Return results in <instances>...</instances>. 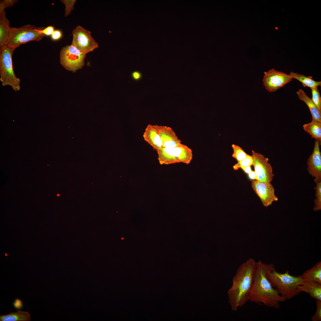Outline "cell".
I'll use <instances>...</instances> for the list:
<instances>
[{
	"label": "cell",
	"instance_id": "cell-1",
	"mask_svg": "<svg viewBox=\"0 0 321 321\" xmlns=\"http://www.w3.org/2000/svg\"><path fill=\"white\" fill-rule=\"evenodd\" d=\"M274 268L273 264L264 263L261 261L257 262L248 301L278 309L280 307L281 303L286 300L273 287L266 276Z\"/></svg>",
	"mask_w": 321,
	"mask_h": 321
},
{
	"label": "cell",
	"instance_id": "cell-2",
	"mask_svg": "<svg viewBox=\"0 0 321 321\" xmlns=\"http://www.w3.org/2000/svg\"><path fill=\"white\" fill-rule=\"evenodd\" d=\"M257 264L253 259L249 258L240 266L233 276L227 292L232 311H236L248 301Z\"/></svg>",
	"mask_w": 321,
	"mask_h": 321
},
{
	"label": "cell",
	"instance_id": "cell-3",
	"mask_svg": "<svg viewBox=\"0 0 321 321\" xmlns=\"http://www.w3.org/2000/svg\"><path fill=\"white\" fill-rule=\"evenodd\" d=\"M268 279L278 293L286 300L290 299L301 293L298 289L303 279L294 276L286 270L284 273L277 272L275 268L266 274Z\"/></svg>",
	"mask_w": 321,
	"mask_h": 321
},
{
	"label": "cell",
	"instance_id": "cell-4",
	"mask_svg": "<svg viewBox=\"0 0 321 321\" xmlns=\"http://www.w3.org/2000/svg\"><path fill=\"white\" fill-rule=\"evenodd\" d=\"M15 49L5 45L0 48V80L3 86L9 85L18 91L20 89V80L16 77L13 69L12 55Z\"/></svg>",
	"mask_w": 321,
	"mask_h": 321
},
{
	"label": "cell",
	"instance_id": "cell-5",
	"mask_svg": "<svg viewBox=\"0 0 321 321\" xmlns=\"http://www.w3.org/2000/svg\"><path fill=\"white\" fill-rule=\"evenodd\" d=\"M38 27L28 24L20 28L10 27L5 45L15 49L20 45L31 41H39L44 35L37 31Z\"/></svg>",
	"mask_w": 321,
	"mask_h": 321
},
{
	"label": "cell",
	"instance_id": "cell-6",
	"mask_svg": "<svg viewBox=\"0 0 321 321\" xmlns=\"http://www.w3.org/2000/svg\"><path fill=\"white\" fill-rule=\"evenodd\" d=\"M86 54L72 45L63 47L60 51V64L66 70L75 72L84 65Z\"/></svg>",
	"mask_w": 321,
	"mask_h": 321
},
{
	"label": "cell",
	"instance_id": "cell-7",
	"mask_svg": "<svg viewBox=\"0 0 321 321\" xmlns=\"http://www.w3.org/2000/svg\"><path fill=\"white\" fill-rule=\"evenodd\" d=\"M72 33L71 45L86 55L98 48V44L92 37L90 31L78 26L73 29Z\"/></svg>",
	"mask_w": 321,
	"mask_h": 321
},
{
	"label": "cell",
	"instance_id": "cell-8",
	"mask_svg": "<svg viewBox=\"0 0 321 321\" xmlns=\"http://www.w3.org/2000/svg\"><path fill=\"white\" fill-rule=\"evenodd\" d=\"M253 164L256 174L257 180L265 182H270L274 175L273 169L268 162V159L264 155L252 150Z\"/></svg>",
	"mask_w": 321,
	"mask_h": 321
},
{
	"label": "cell",
	"instance_id": "cell-9",
	"mask_svg": "<svg viewBox=\"0 0 321 321\" xmlns=\"http://www.w3.org/2000/svg\"><path fill=\"white\" fill-rule=\"evenodd\" d=\"M292 79L289 75L272 69L264 72L263 82L266 89L272 92L283 87Z\"/></svg>",
	"mask_w": 321,
	"mask_h": 321
},
{
	"label": "cell",
	"instance_id": "cell-10",
	"mask_svg": "<svg viewBox=\"0 0 321 321\" xmlns=\"http://www.w3.org/2000/svg\"><path fill=\"white\" fill-rule=\"evenodd\" d=\"M251 186L253 189L260 199L262 204L268 207L274 201L278 200L275 193V190L270 182L252 181Z\"/></svg>",
	"mask_w": 321,
	"mask_h": 321
},
{
	"label": "cell",
	"instance_id": "cell-11",
	"mask_svg": "<svg viewBox=\"0 0 321 321\" xmlns=\"http://www.w3.org/2000/svg\"><path fill=\"white\" fill-rule=\"evenodd\" d=\"M320 142L315 140L313 151L308 159L307 170L309 174L314 177L315 183L321 182V154Z\"/></svg>",
	"mask_w": 321,
	"mask_h": 321
},
{
	"label": "cell",
	"instance_id": "cell-12",
	"mask_svg": "<svg viewBox=\"0 0 321 321\" xmlns=\"http://www.w3.org/2000/svg\"><path fill=\"white\" fill-rule=\"evenodd\" d=\"M160 136L163 147L174 148L181 144V141L170 127L153 125Z\"/></svg>",
	"mask_w": 321,
	"mask_h": 321
},
{
	"label": "cell",
	"instance_id": "cell-13",
	"mask_svg": "<svg viewBox=\"0 0 321 321\" xmlns=\"http://www.w3.org/2000/svg\"><path fill=\"white\" fill-rule=\"evenodd\" d=\"M299 291L308 293L316 300L321 301V284L316 282L303 279L298 287Z\"/></svg>",
	"mask_w": 321,
	"mask_h": 321
},
{
	"label": "cell",
	"instance_id": "cell-14",
	"mask_svg": "<svg viewBox=\"0 0 321 321\" xmlns=\"http://www.w3.org/2000/svg\"><path fill=\"white\" fill-rule=\"evenodd\" d=\"M143 136L144 140L156 151L163 147L160 136L153 125H147Z\"/></svg>",
	"mask_w": 321,
	"mask_h": 321
},
{
	"label": "cell",
	"instance_id": "cell-15",
	"mask_svg": "<svg viewBox=\"0 0 321 321\" xmlns=\"http://www.w3.org/2000/svg\"><path fill=\"white\" fill-rule=\"evenodd\" d=\"M296 93L299 99L304 102L308 106L312 117V120L321 122V110L314 104L302 89L297 91Z\"/></svg>",
	"mask_w": 321,
	"mask_h": 321
},
{
	"label": "cell",
	"instance_id": "cell-16",
	"mask_svg": "<svg viewBox=\"0 0 321 321\" xmlns=\"http://www.w3.org/2000/svg\"><path fill=\"white\" fill-rule=\"evenodd\" d=\"M158 160L161 165H168L179 163L174 148L162 147L157 150Z\"/></svg>",
	"mask_w": 321,
	"mask_h": 321
},
{
	"label": "cell",
	"instance_id": "cell-17",
	"mask_svg": "<svg viewBox=\"0 0 321 321\" xmlns=\"http://www.w3.org/2000/svg\"><path fill=\"white\" fill-rule=\"evenodd\" d=\"M175 156L179 163L187 164L191 162L193 157L192 150L186 145L181 144L174 148Z\"/></svg>",
	"mask_w": 321,
	"mask_h": 321
},
{
	"label": "cell",
	"instance_id": "cell-18",
	"mask_svg": "<svg viewBox=\"0 0 321 321\" xmlns=\"http://www.w3.org/2000/svg\"><path fill=\"white\" fill-rule=\"evenodd\" d=\"M4 9L0 7V46L5 45L9 37V22L7 18Z\"/></svg>",
	"mask_w": 321,
	"mask_h": 321
},
{
	"label": "cell",
	"instance_id": "cell-19",
	"mask_svg": "<svg viewBox=\"0 0 321 321\" xmlns=\"http://www.w3.org/2000/svg\"><path fill=\"white\" fill-rule=\"evenodd\" d=\"M303 279L314 281L321 284V262H317L310 269L299 276Z\"/></svg>",
	"mask_w": 321,
	"mask_h": 321
},
{
	"label": "cell",
	"instance_id": "cell-20",
	"mask_svg": "<svg viewBox=\"0 0 321 321\" xmlns=\"http://www.w3.org/2000/svg\"><path fill=\"white\" fill-rule=\"evenodd\" d=\"M303 127L305 131L312 138L321 143V122L312 120L310 122L304 124Z\"/></svg>",
	"mask_w": 321,
	"mask_h": 321
},
{
	"label": "cell",
	"instance_id": "cell-21",
	"mask_svg": "<svg viewBox=\"0 0 321 321\" xmlns=\"http://www.w3.org/2000/svg\"><path fill=\"white\" fill-rule=\"evenodd\" d=\"M30 316L26 311H18L9 314L0 316V321H29Z\"/></svg>",
	"mask_w": 321,
	"mask_h": 321
},
{
	"label": "cell",
	"instance_id": "cell-22",
	"mask_svg": "<svg viewBox=\"0 0 321 321\" xmlns=\"http://www.w3.org/2000/svg\"><path fill=\"white\" fill-rule=\"evenodd\" d=\"M289 75L292 79H296L300 82L304 87L316 88H318V86H320L321 85V81H316L312 78L307 77L303 75L291 72Z\"/></svg>",
	"mask_w": 321,
	"mask_h": 321
},
{
	"label": "cell",
	"instance_id": "cell-23",
	"mask_svg": "<svg viewBox=\"0 0 321 321\" xmlns=\"http://www.w3.org/2000/svg\"><path fill=\"white\" fill-rule=\"evenodd\" d=\"M232 146L233 151L232 156L237 160V162L244 159L248 155L238 145L232 144Z\"/></svg>",
	"mask_w": 321,
	"mask_h": 321
},
{
	"label": "cell",
	"instance_id": "cell-24",
	"mask_svg": "<svg viewBox=\"0 0 321 321\" xmlns=\"http://www.w3.org/2000/svg\"><path fill=\"white\" fill-rule=\"evenodd\" d=\"M316 184L314 188L316 190V198L314 200V206L313 208V210L315 211L321 210V182L317 183Z\"/></svg>",
	"mask_w": 321,
	"mask_h": 321
},
{
	"label": "cell",
	"instance_id": "cell-25",
	"mask_svg": "<svg viewBox=\"0 0 321 321\" xmlns=\"http://www.w3.org/2000/svg\"><path fill=\"white\" fill-rule=\"evenodd\" d=\"M253 159L252 156L248 155L245 158L235 164L233 166L234 169L237 170L239 168L253 165Z\"/></svg>",
	"mask_w": 321,
	"mask_h": 321
},
{
	"label": "cell",
	"instance_id": "cell-26",
	"mask_svg": "<svg viewBox=\"0 0 321 321\" xmlns=\"http://www.w3.org/2000/svg\"><path fill=\"white\" fill-rule=\"evenodd\" d=\"M312 97L311 99L314 104L321 110V97L318 88H311Z\"/></svg>",
	"mask_w": 321,
	"mask_h": 321
},
{
	"label": "cell",
	"instance_id": "cell-27",
	"mask_svg": "<svg viewBox=\"0 0 321 321\" xmlns=\"http://www.w3.org/2000/svg\"><path fill=\"white\" fill-rule=\"evenodd\" d=\"M316 312L311 317L312 321H321V301L316 300Z\"/></svg>",
	"mask_w": 321,
	"mask_h": 321
},
{
	"label": "cell",
	"instance_id": "cell-28",
	"mask_svg": "<svg viewBox=\"0 0 321 321\" xmlns=\"http://www.w3.org/2000/svg\"><path fill=\"white\" fill-rule=\"evenodd\" d=\"M76 0H61V1L65 5V16L69 15L71 10L74 9L73 6Z\"/></svg>",
	"mask_w": 321,
	"mask_h": 321
},
{
	"label": "cell",
	"instance_id": "cell-29",
	"mask_svg": "<svg viewBox=\"0 0 321 321\" xmlns=\"http://www.w3.org/2000/svg\"><path fill=\"white\" fill-rule=\"evenodd\" d=\"M36 30L40 33L47 36L51 35L54 31V27L51 26L46 28L38 27Z\"/></svg>",
	"mask_w": 321,
	"mask_h": 321
},
{
	"label": "cell",
	"instance_id": "cell-30",
	"mask_svg": "<svg viewBox=\"0 0 321 321\" xmlns=\"http://www.w3.org/2000/svg\"><path fill=\"white\" fill-rule=\"evenodd\" d=\"M17 1V0H1L0 2V7L5 9L7 7H11Z\"/></svg>",
	"mask_w": 321,
	"mask_h": 321
},
{
	"label": "cell",
	"instance_id": "cell-31",
	"mask_svg": "<svg viewBox=\"0 0 321 321\" xmlns=\"http://www.w3.org/2000/svg\"><path fill=\"white\" fill-rule=\"evenodd\" d=\"M62 36L61 32L59 30H56L54 31L52 34L51 35V39L54 40H59Z\"/></svg>",
	"mask_w": 321,
	"mask_h": 321
},
{
	"label": "cell",
	"instance_id": "cell-32",
	"mask_svg": "<svg viewBox=\"0 0 321 321\" xmlns=\"http://www.w3.org/2000/svg\"><path fill=\"white\" fill-rule=\"evenodd\" d=\"M131 77L133 79L136 81L140 80L142 77L141 73L138 71H134L131 74Z\"/></svg>",
	"mask_w": 321,
	"mask_h": 321
},
{
	"label": "cell",
	"instance_id": "cell-33",
	"mask_svg": "<svg viewBox=\"0 0 321 321\" xmlns=\"http://www.w3.org/2000/svg\"><path fill=\"white\" fill-rule=\"evenodd\" d=\"M13 304L15 308L17 309H20L22 306L21 301L18 299H16Z\"/></svg>",
	"mask_w": 321,
	"mask_h": 321
},
{
	"label": "cell",
	"instance_id": "cell-34",
	"mask_svg": "<svg viewBox=\"0 0 321 321\" xmlns=\"http://www.w3.org/2000/svg\"><path fill=\"white\" fill-rule=\"evenodd\" d=\"M249 178L252 180H257V178L256 174L254 171H252L248 174Z\"/></svg>",
	"mask_w": 321,
	"mask_h": 321
},
{
	"label": "cell",
	"instance_id": "cell-35",
	"mask_svg": "<svg viewBox=\"0 0 321 321\" xmlns=\"http://www.w3.org/2000/svg\"><path fill=\"white\" fill-rule=\"evenodd\" d=\"M241 168L242 169L245 173L248 174L252 171L251 166L243 167H241Z\"/></svg>",
	"mask_w": 321,
	"mask_h": 321
}]
</instances>
